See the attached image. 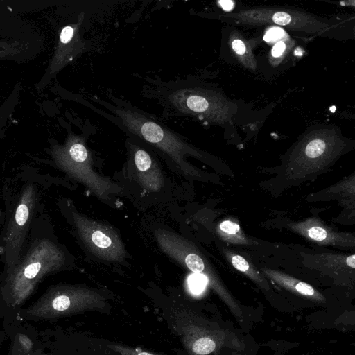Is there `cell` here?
Returning a JSON list of instances; mask_svg holds the SVG:
<instances>
[{
	"label": "cell",
	"instance_id": "obj_1",
	"mask_svg": "<svg viewBox=\"0 0 355 355\" xmlns=\"http://www.w3.org/2000/svg\"><path fill=\"white\" fill-rule=\"evenodd\" d=\"M64 250L48 237L36 239L15 268L0 281V313L5 321L16 319L17 311L47 276L66 265Z\"/></svg>",
	"mask_w": 355,
	"mask_h": 355
},
{
	"label": "cell",
	"instance_id": "obj_2",
	"mask_svg": "<svg viewBox=\"0 0 355 355\" xmlns=\"http://www.w3.org/2000/svg\"><path fill=\"white\" fill-rule=\"evenodd\" d=\"M121 123L132 135L158 150L185 177L196 178L198 171L186 160L187 156L200 157L198 150L159 122L131 107L114 109Z\"/></svg>",
	"mask_w": 355,
	"mask_h": 355
},
{
	"label": "cell",
	"instance_id": "obj_3",
	"mask_svg": "<svg viewBox=\"0 0 355 355\" xmlns=\"http://www.w3.org/2000/svg\"><path fill=\"white\" fill-rule=\"evenodd\" d=\"M106 299L98 290L82 285L58 284L46 291L28 307L20 308L16 318L20 321L56 319L89 310H103Z\"/></svg>",
	"mask_w": 355,
	"mask_h": 355
},
{
	"label": "cell",
	"instance_id": "obj_4",
	"mask_svg": "<svg viewBox=\"0 0 355 355\" xmlns=\"http://www.w3.org/2000/svg\"><path fill=\"white\" fill-rule=\"evenodd\" d=\"M37 188L27 184L19 193L0 241V254L3 262L2 278L19 263L23 254L26 238L35 214Z\"/></svg>",
	"mask_w": 355,
	"mask_h": 355
},
{
	"label": "cell",
	"instance_id": "obj_5",
	"mask_svg": "<svg viewBox=\"0 0 355 355\" xmlns=\"http://www.w3.org/2000/svg\"><path fill=\"white\" fill-rule=\"evenodd\" d=\"M155 238L161 250L168 257L194 273L206 279L213 289L227 304L236 317H242L241 310L224 289L200 252L192 242L165 229L155 231Z\"/></svg>",
	"mask_w": 355,
	"mask_h": 355
},
{
	"label": "cell",
	"instance_id": "obj_6",
	"mask_svg": "<svg viewBox=\"0 0 355 355\" xmlns=\"http://www.w3.org/2000/svg\"><path fill=\"white\" fill-rule=\"evenodd\" d=\"M55 160L67 175L87 187L101 200L108 201L121 191L119 185L94 171L91 152L79 137L72 138L59 150Z\"/></svg>",
	"mask_w": 355,
	"mask_h": 355
},
{
	"label": "cell",
	"instance_id": "obj_7",
	"mask_svg": "<svg viewBox=\"0 0 355 355\" xmlns=\"http://www.w3.org/2000/svg\"><path fill=\"white\" fill-rule=\"evenodd\" d=\"M173 326L189 355H215L225 343V333L184 306L172 310Z\"/></svg>",
	"mask_w": 355,
	"mask_h": 355
},
{
	"label": "cell",
	"instance_id": "obj_8",
	"mask_svg": "<svg viewBox=\"0 0 355 355\" xmlns=\"http://www.w3.org/2000/svg\"><path fill=\"white\" fill-rule=\"evenodd\" d=\"M72 224L76 233L94 257L109 262H123L126 249L118 232L112 226L71 211Z\"/></svg>",
	"mask_w": 355,
	"mask_h": 355
},
{
	"label": "cell",
	"instance_id": "obj_9",
	"mask_svg": "<svg viewBox=\"0 0 355 355\" xmlns=\"http://www.w3.org/2000/svg\"><path fill=\"white\" fill-rule=\"evenodd\" d=\"M129 146L137 183L147 191H160L164 187V178L155 159L143 147L132 143Z\"/></svg>",
	"mask_w": 355,
	"mask_h": 355
},
{
	"label": "cell",
	"instance_id": "obj_10",
	"mask_svg": "<svg viewBox=\"0 0 355 355\" xmlns=\"http://www.w3.org/2000/svg\"><path fill=\"white\" fill-rule=\"evenodd\" d=\"M263 272L284 288L318 302L324 301V296L310 284L279 271L263 269Z\"/></svg>",
	"mask_w": 355,
	"mask_h": 355
},
{
	"label": "cell",
	"instance_id": "obj_11",
	"mask_svg": "<svg viewBox=\"0 0 355 355\" xmlns=\"http://www.w3.org/2000/svg\"><path fill=\"white\" fill-rule=\"evenodd\" d=\"M294 230L309 239L326 244L344 245V238L328 230L316 220H309L293 225Z\"/></svg>",
	"mask_w": 355,
	"mask_h": 355
},
{
	"label": "cell",
	"instance_id": "obj_12",
	"mask_svg": "<svg viewBox=\"0 0 355 355\" xmlns=\"http://www.w3.org/2000/svg\"><path fill=\"white\" fill-rule=\"evenodd\" d=\"M225 253L226 257L231 262L232 265L236 270L245 274L252 280L254 281L263 288L267 290L269 288V286L265 279L258 273V272L244 257L229 251H226Z\"/></svg>",
	"mask_w": 355,
	"mask_h": 355
},
{
	"label": "cell",
	"instance_id": "obj_13",
	"mask_svg": "<svg viewBox=\"0 0 355 355\" xmlns=\"http://www.w3.org/2000/svg\"><path fill=\"white\" fill-rule=\"evenodd\" d=\"M218 232L221 237L228 242L236 244L248 243L239 225L234 221L226 220L220 223Z\"/></svg>",
	"mask_w": 355,
	"mask_h": 355
},
{
	"label": "cell",
	"instance_id": "obj_14",
	"mask_svg": "<svg viewBox=\"0 0 355 355\" xmlns=\"http://www.w3.org/2000/svg\"><path fill=\"white\" fill-rule=\"evenodd\" d=\"M108 347L119 355H159L140 348H135L120 344H110Z\"/></svg>",
	"mask_w": 355,
	"mask_h": 355
},
{
	"label": "cell",
	"instance_id": "obj_15",
	"mask_svg": "<svg viewBox=\"0 0 355 355\" xmlns=\"http://www.w3.org/2000/svg\"><path fill=\"white\" fill-rule=\"evenodd\" d=\"M326 148L325 143L321 139H313L310 141L305 148V153L309 158H316L320 156Z\"/></svg>",
	"mask_w": 355,
	"mask_h": 355
},
{
	"label": "cell",
	"instance_id": "obj_16",
	"mask_svg": "<svg viewBox=\"0 0 355 355\" xmlns=\"http://www.w3.org/2000/svg\"><path fill=\"white\" fill-rule=\"evenodd\" d=\"M206 283L207 282L205 278L196 275L191 276L189 279L191 290L194 293L200 292L204 288Z\"/></svg>",
	"mask_w": 355,
	"mask_h": 355
},
{
	"label": "cell",
	"instance_id": "obj_17",
	"mask_svg": "<svg viewBox=\"0 0 355 355\" xmlns=\"http://www.w3.org/2000/svg\"><path fill=\"white\" fill-rule=\"evenodd\" d=\"M272 19L275 23L279 25L285 26L290 23L291 17L286 12H278L275 14Z\"/></svg>",
	"mask_w": 355,
	"mask_h": 355
},
{
	"label": "cell",
	"instance_id": "obj_18",
	"mask_svg": "<svg viewBox=\"0 0 355 355\" xmlns=\"http://www.w3.org/2000/svg\"><path fill=\"white\" fill-rule=\"evenodd\" d=\"M284 31L279 28H273L268 31L264 36L266 41H275L283 35Z\"/></svg>",
	"mask_w": 355,
	"mask_h": 355
},
{
	"label": "cell",
	"instance_id": "obj_19",
	"mask_svg": "<svg viewBox=\"0 0 355 355\" xmlns=\"http://www.w3.org/2000/svg\"><path fill=\"white\" fill-rule=\"evenodd\" d=\"M232 46L237 54L242 55L245 52V44L239 39L234 40L232 43Z\"/></svg>",
	"mask_w": 355,
	"mask_h": 355
},
{
	"label": "cell",
	"instance_id": "obj_20",
	"mask_svg": "<svg viewBox=\"0 0 355 355\" xmlns=\"http://www.w3.org/2000/svg\"><path fill=\"white\" fill-rule=\"evenodd\" d=\"M285 49V44L283 42H277L272 49V54L275 57H278L282 55Z\"/></svg>",
	"mask_w": 355,
	"mask_h": 355
},
{
	"label": "cell",
	"instance_id": "obj_21",
	"mask_svg": "<svg viewBox=\"0 0 355 355\" xmlns=\"http://www.w3.org/2000/svg\"><path fill=\"white\" fill-rule=\"evenodd\" d=\"M220 4L221 7L225 10H230L234 7V3L231 1H220Z\"/></svg>",
	"mask_w": 355,
	"mask_h": 355
},
{
	"label": "cell",
	"instance_id": "obj_22",
	"mask_svg": "<svg viewBox=\"0 0 355 355\" xmlns=\"http://www.w3.org/2000/svg\"><path fill=\"white\" fill-rule=\"evenodd\" d=\"M355 257L354 254L347 257L346 258V263L348 266L351 267L352 269L355 267V262H354Z\"/></svg>",
	"mask_w": 355,
	"mask_h": 355
},
{
	"label": "cell",
	"instance_id": "obj_23",
	"mask_svg": "<svg viewBox=\"0 0 355 355\" xmlns=\"http://www.w3.org/2000/svg\"><path fill=\"white\" fill-rule=\"evenodd\" d=\"M44 349L45 347L29 355H57L53 352H46Z\"/></svg>",
	"mask_w": 355,
	"mask_h": 355
},
{
	"label": "cell",
	"instance_id": "obj_24",
	"mask_svg": "<svg viewBox=\"0 0 355 355\" xmlns=\"http://www.w3.org/2000/svg\"><path fill=\"white\" fill-rule=\"evenodd\" d=\"M1 338H3V336L0 334V348H1Z\"/></svg>",
	"mask_w": 355,
	"mask_h": 355
},
{
	"label": "cell",
	"instance_id": "obj_25",
	"mask_svg": "<svg viewBox=\"0 0 355 355\" xmlns=\"http://www.w3.org/2000/svg\"><path fill=\"white\" fill-rule=\"evenodd\" d=\"M2 216H3V214H2V211L0 209V219H2Z\"/></svg>",
	"mask_w": 355,
	"mask_h": 355
}]
</instances>
